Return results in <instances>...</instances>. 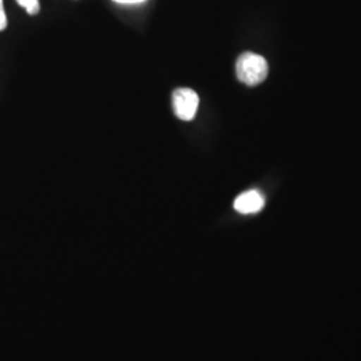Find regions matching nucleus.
I'll use <instances>...</instances> for the list:
<instances>
[{"label": "nucleus", "mask_w": 361, "mask_h": 361, "mask_svg": "<svg viewBox=\"0 0 361 361\" xmlns=\"http://www.w3.org/2000/svg\"><path fill=\"white\" fill-rule=\"evenodd\" d=\"M171 104L177 118H180V121H185V122H190L197 114V110L200 106V97L192 89L182 87L173 92Z\"/></svg>", "instance_id": "nucleus-2"}, {"label": "nucleus", "mask_w": 361, "mask_h": 361, "mask_svg": "<svg viewBox=\"0 0 361 361\" xmlns=\"http://www.w3.org/2000/svg\"><path fill=\"white\" fill-rule=\"evenodd\" d=\"M265 205L262 194L257 190H249L240 194L234 201V209L241 214H253L257 213Z\"/></svg>", "instance_id": "nucleus-3"}, {"label": "nucleus", "mask_w": 361, "mask_h": 361, "mask_svg": "<svg viewBox=\"0 0 361 361\" xmlns=\"http://www.w3.org/2000/svg\"><path fill=\"white\" fill-rule=\"evenodd\" d=\"M114 1L119 4H138V3H143L146 0H114Z\"/></svg>", "instance_id": "nucleus-6"}, {"label": "nucleus", "mask_w": 361, "mask_h": 361, "mask_svg": "<svg viewBox=\"0 0 361 361\" xmlns=\"http://www.w3.org/2000/svg\"><path fill=\"white\" fill-rule=\"evenodd\" d=\"M7 25H8V20L4 11V3L3 0H0V31H4L7 28Z\"/></svg>", "instance_id": "nucleus-5"}, {"label": "nucleus", "mask_w": 361, "mask_h": 361, "mask_svg": "<svg viewBox=\"0 0 361 361\" xmlns=\"http://www.w3.org/2000/svg\"><path fill=\"white\" fill-rule=\"evenodd\" d=\"M16 1L28 15H38L40 13L39 0H16Z\"/></svg>", "instance_id": "nucleus-4"}, {"label": "nucleus", "mask_w": 361, "mask_h": 361, "mask_svg": "<svg viewBox=\"0 0 361 361\" xmlns=\"http://www.w3.org/2000/svg\"><path fill=\"white\" fill-rule=\"evenodd\" d=\"M235 74L246 86H257L268 77V62L255 52H244L235 63Z\"/></svg>", "instance_id": "nucleus-1"}]
</instances>
